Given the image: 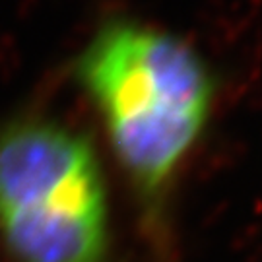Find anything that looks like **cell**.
Instances as JSON below:
<instances>
[{
  "mask_svg": "<svg viewBox=\"0 0 262 262\" xmlns=\"http://www.w3.org/2000/svg\"><path fill=\"white\" fill-rule=\"evenodd\" d=\"M74 78L103 122L142 222L165 241L171 192L214 115L212 66L177 33L115 18L76 56Z\"/></svg>",
  "mask_w": 262,
  "mask_h": 262,
  "instance_id": "cell-1",
  "label": "cell"
},
{
  "mask_svg": "<svg viewBox=\"0 0 262 262\" xmlns=\"http://www.w3.org/2000/svg\"><path fill=\"white\" fill-rule=\"evenodd\" d=\"M0 247L12 262H111L109 187L84 132L45 115L0 124Z\"/></svg>",
  "mask_w": 262,
  "mask_h": 262,
  "instance_id": "cell-2",
  "label": "cell"
}]
</instances>
